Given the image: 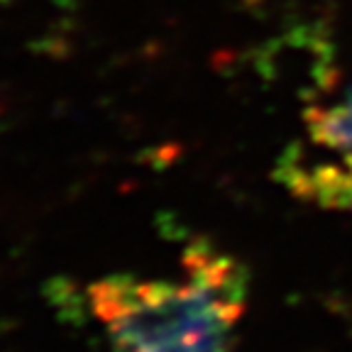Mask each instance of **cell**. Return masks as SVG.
Wrapping results in <instances>:
<instances>
[{"label": "cell", "instance_id": "cell-1", "mask_svg": "<svg viewBox=\"0 0 352 352\" xmlns=\"http://www.w3.org/2000/svg\"><path fill=\"white\" fill-rule=\"evenodd\" d=\"M248 274L206 242L184 252L182 274H113L88 289L108 352H232Z\"/></svg>", "mask_w": 352, "mask_h": 352}, {"label": "cell", "instance_id": "cell-2", "mask_svg": "<svg viewBox=\"0 0 352 352\" xmlns=\"http://www.w3.org/2000/svg\"><path fill=\"white\" fill-rule=\"evenodd\" d=\"M281 179L296 196L336 210H352V162L314 160L306 154L289 157L281 166Z\"/></svg>", "mask_w": 352, "mask_h": 352}, {"label": "cell", "instance_id": "cell-3", "mask_svg": "<svg viewBox=\"0 0 352 352\" xmlns=\"http://www.w3.org/2000/svg\"><path fill=\"white\" fill-rule=\"evenodd\" d=\"M306 138L314 144L316 160L352 162V88L308 110Z\"/></svg>", "mask_w": 352, "mask_h": 352}]
</instances>
